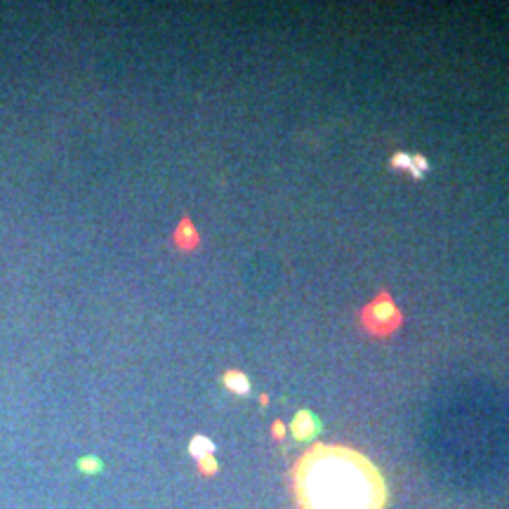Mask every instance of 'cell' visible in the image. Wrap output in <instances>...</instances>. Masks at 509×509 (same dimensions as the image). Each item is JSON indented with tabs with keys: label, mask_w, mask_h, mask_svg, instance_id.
<instances>
[{
	"label": "cell",
	"mask_w": 509,
	"mask_h": 509,
	"mask_svg": "<svg viewBox=\"0 0 509 509\" xmlns=\"http://www.w3.org/2000/svg\"><path fill=\"white\" fill-rule=\"evenodd\" d=\"M198 469H201V474H205V476H212L217 471V460L212 455H208V457H203V460H198Z\"/></svg>",
	"instance_id": "cell-8"
},
{
	"label": "cell",
	"mask_w": 509,
	"mask_h": 509,
	"mask_svg": "<svg viewBox=\"0 0 509 509\" xmlns=\"http://www.w3.org/2000/svg\"><path fill=\"white\" fill-rule=\"evenodd\" d=\"M359 326L371 337H389L403 326V312L396 307L389 290H380L359 312Z\"/></svg>",
	"instance_id": "cell-2"
},
{
	"label": "cell",
	"mask_w": 509,
	"mask_h": 509,
	"mask_svg": "<svg viewBox=\"0 0 509 509\" xmlns=\"http://www.w3.org/2000/svg\"><path fill=\"white\" fill-rule=\"evenodd\" d=\"M222 382H224V387L229 389V392H234V394H239V396L250 392L248 375L243 373V371H236V368H229V371L222 375Z\"/></svg>",
	"instance_id": "cell-5"
},
{
	"label": "cell",
	"mask_w": 509,
	"mask_h": 509,
	"mask_svg": "<svg viewBox=\"0 0 509 509\" xmlns=\"http://www.w3.org/2000/svg\"><path fill=\"white\" fill-rule=\"evenodd\" d=\"M173 243L177 250H182V253H191V250L198 248V243H201V236H198L194 222H191L189 217H182L180 226L175 229L173 234Z\"/></svg>",
	"instance_id": "cell-4"
},
{
	"label": "cell",
	"mask_w": 509,
	"mask_h": 509,
	"mask_svg": "<svg viewBox=\"0 0 509 509\" xmlns=\"http://www.w3.org/2000/svg\"><path fill=\"white\" fill-rule=\"evenodd\" d=\"M297 509H387L389 488L371 457L339 444H316L290 469Z\"/></svg>",
	"instance_id": "cell-1"
},
{
	"label": "cell",
	"mask_w": 509,
	"mask_h": 509,
	"mask_svg": "<svg viewBox=\"0 0 509 509\" xmlns=\"http://www.w3.org/2000/svg\"><path fill=\"white\" fill-rule=\"evenodd\" d=\"M285 425L281 422V420H276V422H274V427H271V437H274L276 441H283L285 439Z\"/></svg>",
	"instance_id": "cell-10"
},
{
	"label": "cell",
	"mask_w": 509,
	"mask_h": 509,
	"mask_svg": "<svg viewBox=\"0 0 509 509\" xmlns=\"http://www.w3.org/2000/svg\"><path fill=\"white\" fill-rule=\"evenodd\" d=\"M321 429V425H319V420H316V415L312 410H307V408H302L295 412V417H292V422H290V432H292V437L297 439V441H312L316 434H319Z\"/></svg>",
	"instance_id": "cell-3"
},
{
	"label": "cell",
	"mask_w": 509,
	"mask_h": 509,
	"mask_svg": "<svg viewBox=\"0 0 509 509\" xmlns=\"http://www.w3.org/2000/svg\"><path fill=\"white\" fill-rule=\"evenodd\" d=\"M392 165H394V168L410 170V168H412V156H408V153H394V156H392Z\"/></svg>",
	"instance_id": "cell-9"
},
{
	"label": "cell",
	"mask_w": 509,
	"mask_h": 509,
	"mask_svg": "<svg viewBox=\"0 0 509 509\" xmlns=\"http://www.w3.org/2000/svg\"><path fill=\"white\" fill-rule=\"evenodd\" d=\"M189 453L194 455L196 460H203V457H208V455L215 453V444H212L208 437H194V439H191Z\"/></svg>",
	"instance_id": "cell-6"
},
{
	"label": "cell",
	"mask_w": 509,
	"mask_h": 509,
	"mask_svg": "<svg viewBox=\"0 0 509 509\" xmlns=\"http://www.w3.org/2000/svg\"><path fill=\"white\" fill-rule=\"evenodd\" d=\"M427 168H429V163H427L425 156H412V168H410L412 180H420V177L427 173Z\"/></svg>",
	"instance_id": "cell-7"
},
{
	"label": "cell",
	"mask_w": 509,
	"mask_h": 509,
	"mask_svg": "<svg viewBox=\"0 0 509 509\" xmlns=\"http://www.w3.org/2000/svg\"><path fill=\"white\" fill-rule=\"evenodd\" d=\"M83 469H97V460H85Z\"/></svg>",
	"instance_id": "cell-11"
},
{
	"label": "cell",
	"mask_w": 509,
	"mask_h": 509,
	"mask_svg": "<svg viewBox=\"0 0 509 509\" xmlns=\"http://www.w3.org/2000/svg\"><path fill=\"white\" fill-rule=\"evenodd\" d=\"M260 403H262V405H267V403H269V396H267V394H262V396H260Z\"/></svg>",
	"instance_id": "cell-12"
}]
</instances>
